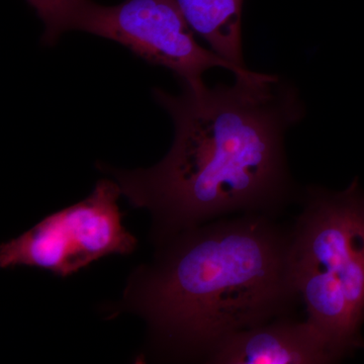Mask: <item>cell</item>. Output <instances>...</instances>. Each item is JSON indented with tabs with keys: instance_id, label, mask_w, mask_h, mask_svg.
Here are the masks:
<instances>
[{
	"instance_id": "cell-2",
	"label": "cell",
	"mask_w": 364,
	"mask_h": 364,
	"mask_svg": "<svg viewBox=\"0 0 364 364\" xmlns=\"http://www.w3.org/2000/svg\"><path fill=\"white\" fill-rule=\"evenodd\" d=\"M157 246L132 272L112 317L142 318L165 358L208 360L225 340L269 322L298 296L289 235L261 215L205 223Z\"/></svg>"
},
{
	"instance_id": "cell-1",
	"label": "cell",
	"mask_w": 364,
	"mask_h": 364,
	"mask_svg": "<svg viewBox=\"0 0 364 364\" xmlns=\"http://www.w3.org/2000/svg\"><path fill=\"white\" fill-rule=\"evenodd\" d=\"M174 123L166 156L149 168L100 163L133 208L152 218L155 243L230 213L272 210L289 193L284 132L304 116L291 86L270 74L236 76L233 85L153 90Z\"/></svg>"
},
{
	"instance_id": "cell-4",
	"label": "cell",
	"mask_w": 364,
	"mask_h": 364,
	"mask_svg": "<svg viewBox=\"0 0 364 364\" xmlns=\"http://www.w3.org/2000/svg\"><path fill=\"white\" fill-rule=\"evenodd\" d=\"M121 196L116 181L100 179L85 200L2 243L0 267H38L66 277L105 256L130 255L138 240L122 223Z\"/></svg>"
},
{
	"instance_id": "cell-7",
	"label": "cell",
	"mask_w": 364,
	"mask_h": 364,
	"mask_svg": "<svg viewBox=\"0 0 364 364\" xmlns=\"http://www.w3.org/2000/svg\"><path fill=\"white\" fill-rule=\"evenodd\" d=\"M244 0H177L193 32L207 41L212 51L240 69L242 9Z\"/></svg>"
},
{
	"instance_id": "cell-8",
	"label": "cell",
	"mask_w": 364,
	"mask_h": 364,
	"mask_svg": "<svg viewBox=\"0 0 364 364\" xmlns=\"http://www.w3.org/2000/svg\"><path fill=\"white\" fill-rule=\"evenodd\" d=\"M45 26L42 42L56 44L64 33L73 31L74 23L88 0H26Z\"/></svg>"
},
{
	"instance_id": "cell-5",
	"label": "cell",
	"mask_w": 364,
	"mask_h": 364,
	"mask_svg": "<svg viewBox=\"0 0 364 364\" xmlns=\"http://www.w3.org/2000/svg\"><path fill=\"white\" fill-rule=\"evenodd\" d=\"M73 31L114 41L148 63L169 69L193 87L205 85L203 74L215 67L236 76L252 73L198 44L177 0H124L112 6L88 0Z\"/></svg>"
},
{
	"instance_id": "cell-6",
	"label": "cell",
	"mask_w": 364,
	"mask_h": 364,
	"mask_svg": "<svg viewBox=\"0 0 364 364\" xmlns=\"http://www.w3.org/2000/svg\"><path fill=\"white\" fill-rule=\"evenodd\" d=\"M215 364H327L337 363L329 343L315 326L275 321L236 333L208 359Z\"/></svg>"
},
{
	"instance_id": "cell-3",
	"label": "cell",
	"mask_w": 364,
	"mask_h": 364,
	"mask_svg": "<svg viewBox=\"0 0 364 364\" xmlns=\"http://www.w3.org/2000/svg\"><path fill=\"white\" fill-rule=\"evenodd\" d=\"M289 235V267L308 321L337 360L364 349V191L309 189Z\"/></svg>"
}]
</instances>
